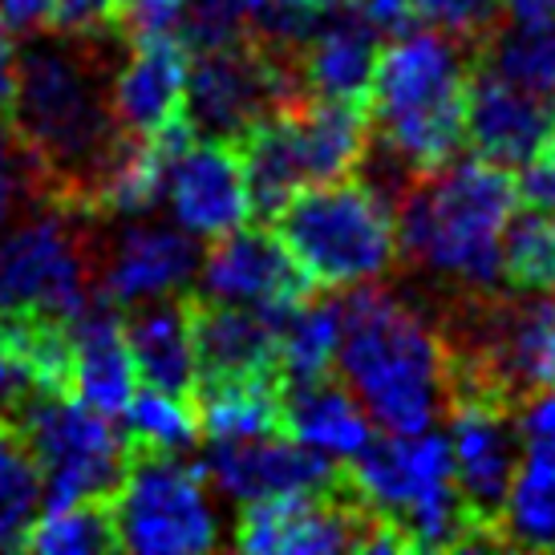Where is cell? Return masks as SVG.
Wrapping results in <instances>:
<instances>
[{
	"label": "cell",
	"instance_id": "obj_1",
	"mask_svg": "<svg viewBox=\"0 0 555 555\" xmlns=\"http://www.w3.org/2000/svg\"><path fill=\"white\" fill-rule=\"evenodd\" d=\"M109 81L98 37H46L21 53L9 130L33 163L37 199L49 207L90 216L93 183L122 142Z\"/></svg>",
	"mask_w": 555,
	"mask_h": 555
},
{
	"label": "cell",
	"instance_id": "obj_2",
	"mask_svg": "<svg viewBox=\"0 0 555 555\" xmlns=\"http://www.w3.org/2000/svg\"><path fill=\"white\" fill-rule=\"evenodd\" d=\"M519 207V179L491 158H450L417 175L393 203L398 251L466 296L503 284V228Z\"/></svg>",
	"mask_w": 555,
	"mask_h": 555
},
{
	"label": "cell",
	"instance_id": "obj_3",
	"mask_svg": "<svg viewBox=\"0 0 555 555\" xmlns=\"http://www.w3.org/2000/svg\"><path fill=\"white\" fill-rule=\"evenodd\" d=\"M337 370L365 414L389 434L430 430L447 410L442 333L405 296L357 284L340 300Z\"/></svg>",
	"mask_w": 555,
	"mask_h": 555
},
{
	"label": "cell",
	"instance_id": "obj_4",
	"mask_svg": "<svg viewBox=\"0 0 555 555\" xmlns=\"http://www.w3.org/2000/svg\"><path fill=\"white\" fill-rule=\"evenodd\" d=\"M475 49L438 29L382 41L370 81L377 151L410 175L447 167L466 146V81Z\"/></svg>",
	"mask_w": 555,
	"mask_h": 555
},
{
	"label": "cell",
	"instance_id": "obj_5",
	"mask_svg": "<svg viewBox=\"0 0 555 555\" xmlns=\"http://www.w3.org/2000/svg\"><path fill=\"white\" fill-rule=\"evenodd\" d=\"M345 482L357 503L382 515L401 535L405 552H463L503 547L487 524L466 507L454 482L447 434H373L345 463Z\"/></svg>",
	"mask_w": 555,
	"mask_h": 555
},
{
	"label": "cell",
	"instance_id": "obj_6",
	"mask_svg": "<svg viewBox=\"0 0 555 555\" xmlns=\"http://www.w3.org/2000/svg\"><path fill=\"white\" fill-rule=\"evenodd\" d=\"M272 232L312 288L349 293L398 260V216L370 179L309 183L272 216Z\"/></svg>",
	"mask_w": 555,
	"mask_h": 555
},
{
	"label": "cell",
	"instance_id": "obj_7",
	"mask_svg": "<svg viewBox=\"0 0 555 555\" xmlns=\"http://www.w3.org/2000/svg\"><path fill=\"white\" fill-rule=\"evenodd\" d=\"M9 422L41 470L46 507L106 503L130 466L126 434L74 393H29Z\"/></svg>",
	"mask_w": 555,
	"mask_h": 555
},
{
	"label": "cell",
	"instance_id": "obj_8",
	"mask_svg": "<svg viewBox=\"0 0 555 555\" xmlns=\"http://www.w3.org/2000/svg\"><path fill=\"white\" fill-rule=\"evenodd\" d=\"M114 543L142 555H191L219 547L211 478L179 454L130 450L122 482L106 499Z\"/></svg>",
	"mask_w": 555,
	"mask_h": 555
},
{
	"label": "cell",
	"instance_id": "obj_9",
	"mask_svg": "<svg viewBox=\"0 0 555 555\" xmlns=\"http://www.w3.org/2000/svg\"><path fill=\"white\" fill-rule=\"evenodd\" d=\"M90 216L49 207L0 235V312L74 321L98 296V240Z\"/></svg>",
	"mask_w": 555,
	"mask_h": 555
},
{
	"label": "cell",
	"instance_id": "obj_10",
	"mask_svg": "<svg viewBox=\"0 0 555 555\" xmlns=\"http://www.w3.org/2000/svg\"><path fill=\"white\" fill-rule=\"evenodd\" d=\"M296 98H305L296 53L268 49L247 33L219 46L191 49L186 118L203 139L235 142L251 122Z\"/></svg>",
	"mask_w": 555,
	"mask_h": 555
},
{
	"label": "cell",
	"instance_id": "obj_11",
	"mask_svg": "<svg viewBox=\"0 0 555 555\" xmlns=\"http://www.w3.org/2000/svg\"><path fill=\"white\" fill-rule=\"evenodd\" d=\"M199 466L211 478V487L240 503L272 499V494H324L345 487V463L300 447L288 434L211 442Z\"/></svg>",
	"mask_w": 555,
	"mask_h": 555
},
{
	"label": "cell",
	"instance_id": "obj_12",
	"mask_svg": "<svg viewBox=\"0 0 555 555\" xmlns=\"http://www.w3.org/2000/svg\"><path fill=\"white\" fill-rule=\"evenodd\" d=\"M199 284L203 296H211V300L247 305V309H260L276 321L312 296V280L296 268L276 232L247 228V223L219 235L216 247L207 251V260L199 263Z\"/></svg>",
	"mask_w": 555,
	"mask_h": 555
},
{
	"label": "cell",
	"instance_id": "obj_13",
	"mask_svg": "<svg viewBox=\"0 0 555 555\" xmlns=\"http://www.w3.org/2000/svg\"><path fill=\"white\" fill-rule=\"evenodd\" d=\"M195 272L199 247L179 223H130L98 244V296L118 309L179 296Z\"/></svg>",
	"mask_w": 555,
	"mask_h": 555
},
{
	"label": "cell",
	"instance_id": "obj_14",
	"mask_svg": "<svg viewBox=\"0 0 555 555\" xmlns=\"http://www.w3.org/2000/svg\"><path fill=\"white\" fill-rule=\"evenodd\" d=\"M450 422V454H454V482L463 491L466 507L499 535V511L507 499L511 475L519 463V434H515V410L499 401L459 398L447 401ZM503 543V540H499Z\"/></svg>",
	"mask_w": 555,
	"mask_h": 555
},
{
	"label": "cell",
	"instance_id": "obj_15",
	"mask_svg": "<svg viewBox=\"0 0 555 555\" xmlns=\"http://www.w3.org/2000/svg\"><path fill=\"white\" fill-rule=\"evenodd\" d=\"M163 199L170 203L175 223L195 240H219L244 228L251 219V199L235 142L195 134L170 158Z\"/></svg>",
	"mask_w": 555,
	"mask_h": 555
},
{
	"label": "cell",
	"instance_id": "obj_16",
	"mask_svg": "<svg viewBox=\"0 0 555 555\" xmlns=\"http://www.w3.org/2000/svg\"><path fill=\"white\" fill-rule=\"evenodd\" d=\"M186 74L191 49L179 33L134 37L122 69L109 81L114 122L126 139H155L186 118Z\"/></svg>",
	"mask_w": 555,
	"mask_h": 555
},
{
	"label": "cell",
	"instance_id": "obj_17",
	"mask_svg": "<svg viewBox=\"0 0 555 555\" xmlns=\"http://www.w3.org/2000/svg\"><path fill=\"white\" fill-rule=\"evenodd\" d=\"M555 122V102L519 90L475 57L466 81V142L499 167H527Z\"/></svg>",
	"mask_w": 555,
	"mask_h": 555
},
{
	"label": "cell",
	"instance_id": "obj_18",
	"mask_svg": "<svg viewBox=\"0 0 555 555\" xmlns=\"http://www.w3.org/2000/svg\"><path fill=\"white\" fill-rule=\"evenodd\" d=\"M199 382L223 377H280V321L247 305H228L211 296H186Z\"/></svg>",
	"mask_w": 555,
	"mask_h": 555
},
{
	"label": "cell",
	"instance_id": "obj_19",
	"mask_svg": "<svg viewBox=\"0 0 555 555\" xmlns=\"http://www.w3.org/2000/svg\"><path fill=\"white\" fill-rule=\"evenodd\" d=\"M382 37L349 9V0H333L321 25L296 46V74L305 98H365L370 102L373 65Z\"/></svg>",
	"mask_w": 555,
	"mask_h": 555
},
{
	"label": "cell",
	"instance_id": "obj_20",
	"mask_svg": "<svg viewBox=\"0 0 555 555\" xmlns=\"http://www.w3.org/2000/svg\"><path fill=\"white\" fill-rule=\"evenodd\" d=\"M69 333H74V386H69V393L93 405L98 414L118 417L139 389L134 357L126 345L122 309L93 296L69 321Z\"/></svg>",
	"mask_w": 555,
	"mask_h": 555
},
{
	"label": "cell",
	"instance_id": "obj_21",
	"mask_svg": "<svg viewBox=\"0 0 555 555\" xmlns=\"http://www.w3.org/2000/svg\"><path fill=\"white\" fill-rule=\"evenodd\" d=\"M126 345L134 357L139 386L195 398L199 353H195V328H191L186 296H163V300L139 305V312L126 317Z\"/></svg>",
	"mask_w": 555,
	"mask_h": 555
},
{
	"label": "cell",
	"instance_id": "obj_22",
	"mask_svg": "<svg viewBox=\"0 0 555 555\" xmlns=\"http://www.w3.org/2000/svg\"><path fill=\"white\" fill-rule=\"evenodd\" d=\"M284 434L317 454L349 463L373 438V417L345 382H293L284 386Z\"/></svg>",
	"mask_w": 555,
	"mask_h": 555
},
{
	"label": "cell",
	"instance_id": "obj_23",
	"mask_svg": "<svg viewBox=\"0 0 555 555\" xmlns=\"http://www.w3.org/2000/svg\"><path fill=\"white\" fill-rule=\"evenodd\" d=\"M199 426L211 442H240L284 434V382L280 377H223L195 386Z\"/></svg>",
	"mask_w": 555,
	"mask_h": 555
},
{
	"label": "cell",
	"instance_id": "obj_24",
	"mask_svg": "<svg viewBox=\"0 0 555 555\" xmlns=\"http://www.w3.org/2000/svg\"><path fill=\"white\" fill-rule=\"evenodd\" d=\"M499 540L503 547H555V450H519L507 499L499 511Z\"/></svg>",
	"mask_w": 555,
	"mask_h": 555
},
{
	"label": "cell",
	"instance_id": "obj_25",
	"mask_svg": "<svg viewBox=\"0 0 555 555\" xmlns=\"http://www.w3.org/2000/svg\"><path fill=\"white\" fill-rule=\"evenodd\" d=\"M340 300H300L280 317V373L284 386L317 382L337 370Z\"/></svg>",
	"mask_w": 555,
	"mask_h": 555
},
{
	"label": "cell",
	"instance_id": "obj_26",
	"mask_svg": "<svg viewBox=\"0 0 555 555\" xmlns=\"http://www.w3.org/2000/svg\"><path fill=\"white\" fill-rule=\"evenodd\" d=\"M126 0H0V25L13 33H49V37H126Z\"/></svg>",
	"mask_w": 555,
	"mask_h": 555
},
{
	"label": "cell",
	"instance_id": "obj_27",
	"mask_svg": "<svg viewBox=\"0 0 555 555\" xmlns=\"http://www.w3.org/2000/svg\"><path fill=\"white\" fill-rule=\"evenodd\" d=\"M122 434L130 450H151V454H183L203 438L195 398L167 393V389L139 386L134 398L126 401Z\"/></svg>",
	"mask_w": 555,
	"mask_h": 555
},
{
	"label": "cell",
	"instance_id": "obj_28",
	"mask_svg": "<svg viewBox=\"0 0 555 555\" xmlns=\"http://www.w3.org/2000/svg\"><path fill=\"white\" fill-rule=\"evenodd\" d=\"M503 280L515 293H555V216L515 207L503 228Z\"/></svg>",
	"mask_w": 555,
	"mask_h": 555
},
{
	"label": "cell",
	"instance_id": "obj_29",
	"mask_svg": "<svg viewBox=\"0 0 555 555\" xmlns=\"http://www.w3.org/2000/svg\"><path fill=\"white\" fill-rule=\"evenodd\" d=\"M475 57L482 65H491L499 78L515 81L519 90L555 102V29L511 25V29L494 33Z\"/></svg>",
	"mask_w": 555,
	"mask_h": 555
},
{
	"label": "cell",
	"instance_id": "obj_30",
	"mask_svg": "<svg viewBox=\"0 0 555 555\" xmlns=\"http://www.w3.org/2000/svg\"><path fill=\"white\" fill-rule=\"evenodd\" d=\"M21 547L41 555H102L114 552L118 543H114L106 503H69V507H49L46 515H33Z\"/></svg>",
	"mask_w": 555,
	"mask_h": 555
},
{
	"label": "cell",
	"instance_id": "obj_31",
	"mask_svg": "<svg viewBox=\"0 0 555 555\" xmlns=\"http://www.w3.org/2000/svg\"><path fill=\"white\" fill-rule=\"evenodd\" d=\"M41 503V470L13 422H0V552L21 547Z\"/></svg>",
	"mask_w": 555,
	"mask_h": 555
},
{
	"label": "cell",
	"instance_id": "obj_32",
	"mask_svg": "<svg viewBox=\"0 0 555 555\" xmlns=\"http://www.w3.org/2000/svg\"><path fill=\"white\" fill-rule=\"evenodd\" d=\"M414 16L426 29H438L478 53L503 29V0H410Z\"/></svg>",
	"mask_w": 555,
	"mask_h": 555
},
{
	"label": "cell",
	"instance_id": "obj_33",
	"mask_svg": "<svg viewBox=\"0 0 555 555\" xmlns=\"http://www.w3.org/2000/svg\"><path fill=\"white\" fill-rule=\"evenodd\" d=\"M25 199H37V175L29 155L16 146V139H0V228L16 216Z\"/></svg>",
	"mask_w": 555,
	"mask_h": 555
},
{
	"label": "cell",
	"instance_id": "obj_34",
	"mask_svg": "<svg viewBox=\"0 0 555 555\" xmlns=\"http://www.w3.org/2000/svg\"><path fill=\"white\" fill-rule=\"evenodd\" d=\"M191 0H126L122 33L126 37H151V33H179Z\"/></svg>",
	"mask_w": 555,
	"mask_h": 555
},
{
	"label": "cell",
	"instance_id": "obj_35",
	"mask_svg": "<svg viewBox=\"0 0 555 555\" xmlns=\"http://www.w3.org/2000/svg\"><path fill=\"white\" fill-rule=\"evenodd\" d=\"M515 434H519V447L555 450V386L519 401V410H515Z\"/></svg>",
	"mask_w": 555,
	"mask_h": 555
},
{
	"label": "cell",
	"instance_id": "obj_36",
	"mask_svg": "<svg viewBox=\"0 0 555 555\" xmlns=\"http://www.w3.org/2000/svg\"><path fill=\"white\" fill-rule=\"evenodd\" d=\"M519 203L555 216V155L540 151V155L527 163L524 179H519Z\"/></svg>",
	"mask_w": 555,
	"mask_h": 555
},
{
	"label": "cell",
	"instance_id": "obj_37",
	"mask_svg": "<svg viewBox=\"0 0 555 555\" xmlns=\"http://www.w3.org/2000/svg\"><path fill=\"white\" fill-rule=\"evenodd\" d=\"M16 81H21V53L13 33L0 25V126H9L16 106Z\"/></svg>",
	"mask_w": 555,
	"mask_h": 555
},
{
	"label": "cell",
	"instance_id": "obj_38",
	"mask_svg": "<svg viewBox=\"0 0 555 555\" xmlns=\"http://www.w3.org/2000/svg\"><path fill=\"white\" fill-rule=\"evenodd\" d=\"M33 386L25 370H21V361H16L4 345H0V422H9L16 414V405L29 398Z\"/></svg>",
	"mask_w": 555,
	"mask_h": 555
},
{
	"label": "cell",
	"instance_id": "obj_39",
	"mask_svg": "<svg viewBox=\"0 0 555 555\" xmlns=\"http://www.w3.org/2000/svg\"><path fill=\"white\" fill-rule=\"evenodd\" d=\"M503 13L524 29H555V0H503Z\"/></svg>",
	"mask_w": 555,
	"mask_h": 555
},
{
	"label": "cell",
	"instance_id": "obj_40",
	"mask_svg": "<svg viewBox=\"0 0 555 555\" xmlns=\"http://www.w3.org/2000/svg\"><path fill=\"white\" fill-rule=\"evenodd\" d=\"M540 151H547V155H555V122H552V130H547V139H543Z\"/></svg>",
	"mask_w": 555,
	"mask_h": 555
}]
</instances>
